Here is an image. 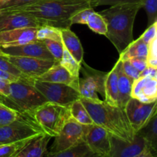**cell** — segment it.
Listing matches in <instances>:
<instances>
[{
	"mask_svg": "<svg viewBox=\"0 0 157 157\" xmlns=\"http://www.w3.org/2000/svg\"><path fill=\"white\" fill-rule=\"evenodd\" d=\"M91 7L87 0H40L37 2L15 9H3L27 12L33 15L41 25L69 29L71 18L81 9Z\"/></svg>",
	"mask_w": 157,
	"mask_h": 157,
	"instance_id": "6da1fadb",
	"label": "cell"
},
{
	"mask_svg": "<svg viewBox=\"0 0 157 157\" xmlns=\"http://www.w3.org/2000/svg\"><path fill=\"white\" fill-rule=\"evenodd\" d=\"M141 8L140 4H120L99 12L107 23L105 36L120 54L133 41V25Z\"/></svg>",
	"mask_w": 157,
	"mask_h": 157,
	"instance_id": "7a4b0ae2",
	"label": "cell"
},
{
	"mask_svg": "<svg viewBox=\"0 0 157 157\" xmlns=\"http://www.w3.org/2000/svg\"><path fill=\"white\" fill-rule=\"evenodd\" d=\"M94 124L104 127L110 134L127 141H132L136 133L133 131L124 109L111 106L104 101H92L81 98Z\"/></svg>",
	"mask_w": 157,
	"mask_h": 157,
	"instance_id": "3957f363",
	"label": "cell"
},
{
	"mask_svg": "<svg viewBox=\"0 0 157 157\" xmlns=\"http://www.w3.org/2000/svg\"><path fill=\"white\" fill-rule=\"evenodd\" d=\"M27 80L9 83V96L5 98L3 103L20 113L32 116L38 107L48 101Z\"/></svg>",
	"mask_w": 157,
	"mask_h": 157,
	"instance_id": "277c9868",
	"label": "cell"
},
{
	"mask_svg": "<svg viewBox=\"0 0 157 157\" xmlns=\"http://www.w3.org/2000/svg\"><path fill=\"white\" fill-rule=\"evenodd\" d=\"M32 117L43 133L55 137L70 118L69 107L47 102L38 107Z\"/></svg>",
	"mask_w": 157,
	"mask_h": 157,
	"instance_id": "5b68a950",
	"label": "cell"
},
{
	"mask_svg": "<svg viewBox=\"0 0 157 157\" xmlns=\"http://www.w3.org/2000/svg\"><path fill=\"white\" fill-rule=\"evenodd\" d=\"M42 133L32 116L20 113L15 121L0 127V145L30 140Z\"/></svg>",
	"mask_w": 157,
	"mask_h": 157,
	"instance_id": "8992f818",
	"label": "cell"
},
{
	"mask_svg": "<svg viewBox=\"0 0 157 157\" xmlns=\"http://www.w3.org/2000/svg\"><path fill=\"white\" fill-rule=\"evenodd\" d=\"M27 81L36 87L48 102L69 107L74 101L81 98L76 89L66 84L46 82L33 78H29Z\"/></svg>",
	"mask_w": 157,
	"mask_h": 157,
	"instance_id": "52a82bcc",
	"label": "cell"
},
{
	"mask_svg": "<svg viewBox=\"0 0 157 157\" xmlns=\"http://www.w3.org/2000/svg\"><path fill=\"white\" fill-rule=\"evenodd\" d=\"M80 72L82 73V78H79L78 86V92L81 98L92 101H99L101 99L98 94L104 97L107 73L90 67L84 61L81 63Z\"/></svg>",
	"mask_w": 157,
	"mask_h": 157,
	"instance_id": "ba28073f",
	"label": "cell"
},
{
	"mask_svg": "<svg viewBox=\"0 0 157 157\" xmlns=\"http://www.w3.org/2000/svg\"><path fill=\"white\" fill-rule=\"evenodd\" d=\"M86 126L69 118L64 123L59 133L55 137V141L48 152L58 153L84 142Z\"/></svg>",
	"mask_w": 157,
	"mask_h": 157,
	"instance_id": "9c48e42d",
	"label": "cell"
},
{
	"mask_svg": "<svg viewBox=\"0 0 157 157\" xmlns=\"http://www.w3.org/2000/svg\"><path fill=\"white\" fill-rule=\"evenodd\" d=\"M135 133L145 127L157 111V100L145 103L131 98L124 108Z\"/></svg>",
	"mask_w": 157,
	"mask_h": 157,
	"instance_id": "30bf717a",
	"label": "cell"
},
{
	"mask_svg": "<svg viewBox=\"0 0 157 157\" xmlns=\"http://www.w3.org/2000/svg\"><path fill=\"white\" fill-rule=\"evenodd\" d=\"M84 141L94 154L108 156L110 150V133L95 124L86 126Z\"/></svg>",
	"mask_w": 157,
	"mask_h": 157,
	"instance_id": "8fae6325",
	"label": "cell"
},
{
	"mask_svg": "<svg viewBox=\"0 0 157 157\" xmlns=\"http://www.w3.org/2000/svg\"><path fill=\"white\" fill-rule=\"evenodd\" d=\"M6 58L13 64L23 75L29 78L36 79L45 73L57 61L40 59L23 56H13L7 55Z\"/></svg>",
	"mask_w": 157,
	"mask_h": 157,
	"instance_id": "7c38bea8",
	"label": "cell"
},
{
	"mask_svg": "<svg viewBox=\"0 0 157 157\" xmlns=\"http://www.w3.org/2000/svg\"><path fill=\"white\" fill-rule=\"evenodd\" d=\"M41 26L36 18L27 12L0 9V32L25 28L38 29Z\"/></svg>",
	"mask_w": 157,
	"mask_h": 157,
	"instance_id": "4fadbf2b",
	"label": "cell"
},
{
	"mask_svg": "<svg viewBox=\"0 0 157 157\" xmlns=\"http://www.w3.org/2000/svg\"><path fill=\"white\" fill-rule=\"evenodd\" d=\"M147 147L145 139L136 133L132 141H127L110 134V150L108 157H134Z\"/></svg>",
	"mask_w": 157,
	"mask_h": 157,
	"instance_id": "5bb4252c",
	"label": "cell"
},
{
	"mask_svg": "<svg viewBox=\"0 0 157 157\" xmlns=\"http://www.w3.org/2000/svg\"><path fill=\"white\" fill-rule=\"evenodd\" d=\"M1 49L6 55H9L31 57V58H40V59L55 61V58L47 49L45 44L41 40H36L35 41L21 44V45Z\"/></svg>",
	"mask_w": 157,
	"mask_h": 157,
	"instance_id": "9a60e30c",
	"label": "cell"
},
{
	"mask_svg": "<svg viewBox=\"0 0 157 157\" xmlns=\"http://www.w3.org/2000/svg\"><path fill=\"white\" fill-rule=\"evenodd\" d=\"M37 29L25 28L0 32V48L21 45L37 40Z\"/></svg>",
	"mask_w": 157,
	"mask_h": 157,
	"instance_id": "2e32d148",
	"label": "cell"
},
{
	"mask_svg": "<svg viewBox=\"0 0 157 157\" xmlns=\"http://www.w3.org/2000/svg\"><path fill=\"white\" fill-rule=\"evenodd\" d=\"M131 98L149 103L157 100V80L155 78L140 77L133 81Z\"/></svg>",
	"mask_w": 157,
	"mask_h": 157,
	"instance_id": "e0dca14e",
	"label": "cell"
},
{
	"mask_svg": "<svg viewBox=\"0 0 157 157\" xmlns=\"http://www.w3.org/2000/svg\"><path fill=\"white\" fill-rule=\"evenodd\" d=\"M79 78L72 76L62 65H61L59 61H56L45 73L36 79L46 82L66 84L76 89L78 91Z\"/></svg>",
	"mask_w": 157,
	"mask_h": 157,
	"instance_id": "ac0fdd59",
	"label": "cell"
},
{
	"mask_svg": "<svg viewBox=\"0 0 157 157\" xmlns=\"http://www.w3.org/2000/svg\"><path fill=\"white\" fill-rule=\"evenodd\" d=\"M52 136L42 133L27 143L14 157H46L48 144Z\"/></svg>",
	"mask_w": 157,
	"mask_h": 157,
	"instance_id": "d6986e66",
	"label": "cell"
},
{
	"mask_svg": "<svg viewBox=\"0 0 157 157\" xmlns=\"http://www.w3.org/2000/svg\"><path fill=\"white\" fill-rule=\"evenodd\" d=\"M117 68L118 78V107L124 109L126 104L131 98L132 86L133 80L127 76L124 72L122 67V61L118 59L116 63Z\"/></svg>",
	"mask_w": 157,
	"mask_h": 157,
	"instance_id": "ffe728a7",
	"label": "cell"
},
{
	"mask_svg": "<svg viewBox=\"0 0 157 157\" xmlns=\"http://www.w3.org/2000/svg\"><path fill=\"white\" fill-rule=\"evenodd\" d=\"M61 40L64 48L75 58L78 63L81 64L84 60V50L78 37L69 29H61Z\"/></svg>",
	"mask_w": 157,
	"mask_h": 157,
	"instance_id": "44dd1931",
	"label": "cell"
},
{
	"mask_svg": "<svg viewBox=\"0 0 157 157\" xmlns=\"http://www.w3.org/2000/svg\"><path fill=\"white\" fill-rule=\"evenodd\" d=\"M105 102L111 106H118V78L116 64L107 73L105 81Z\"/></svg>",
	"mask_w": 157,
	"mask_h": 157,
	"instance_id": "7402d4cb",
	"label": "cell"
},
{
	"mask_svg": "<svg viewBox=\"0 0 157 157\" xmlns=\"http://www.w3.org/2000/svg\"><path fill=\"white\" fill-rule=\"evenodd\" d=\"M149 45L146 44L140 38L133 41L127 48L120 54L121 61L130 60L134 58H147L148 56Z\"/></svg>",
	"mask_w": 157,
	"mask_h": 157,
	"instance_id": "603a6c76",
	"label": "cell"
},
{
	"mask_svg": "<svg viewBox=\"0 0 157 157\" xmlns=\"http://www.w3.org/2000/svg\"><path fill=\"white\" fill-rule=\"evenodd\" d=\"M136 133L145 139L149 148L157 155V111L147 125Z\"/></svg>",
	"mask_w": 157,
	"mask_h": 157,
	"instance_id": "cb8c5ba5",
	"label": "cell"
},
{
	"mask_svg": "<svg viewBox=\"0 0 157 157\" xmlns=\"http://www.w3.org/2000/svg\"><path fill=\"white\" fill-rule=\"evenodd\" d=\"M95 156L98 155L94 154L87 144L82 142L71 148L58 153L48 152L46 157H94Z\"/></svg>",
	"mask_w": 157,
	"mask_h": 157,
	"instance_id": "d4e9b609",
	"label": "cell"
},
{
	"mask_svg": "<svg viewBox=\"0 0 157 157\" xmlns=\"http://www.w3.org/2000/svg\"><path fill=\"white\" fill-rule=\"evenodd\" d=\"M69 114L70 118L83 125H90L94 124L87 109L80 99L74 101L69 107Z\"/></svg>",
	"mask_w": 157,
	"mask_h": 157,
	"instance_id": "484cf974",
	"label": "cell"
},
{
	"mask_svg": "<svg viewBox=\"0 0 157 157\" xmlns=\"http://www.w3.org/2000/svg\"><path fill=\"white\" fill-rule=\"evenodd\" d=\"M87 25L89 29L93 31L95 33L99 35H106L107 32V23L105 19L103 18L102 15L99 12H96L94 11L89 16L87 19Z\"/></svg>",
	"mask_w": 157,
	"mask_h": 157,
	"instance_id": "4316f807",
	"label": "cell"
},
{
	"mask_svg": "<svg viewBox=\"0 0 157 157\" xmlns=\"http://www.w3.org/2000/svg\"><path fill=\"white\" fill-rule=\"evenodd\" d=\"M61 65H62L72 76L79 78L80 71H81V64L78 63L73 56L69 53L68 51L64 48L62 58L59 61Z\"/></svg>",
	"mask_w": 157,
	"mask_h": 157,
	"instance_id": "83f0119b",
	"label": "cell"
},
{
	"mask_svg": "<svg viewBox=\"0 0 157 157\" xmlns=\"http://www.w3.org/2000/svg\"><path fill=\"white\" fill-rule=\"evenodd\" d=\"M37 40L51 39L62 42L61 40V29L53 26L44 25L37 29Z\"/></svg>",
	"mask_w": 157,
	"mask_h": 157,
	"instance_id": "f1b7e54d",
	"label": "cell"
},
{
	"mask_svg": "<svg viewBox=\"0 0 157 157\" xmlns=\"http://www.w3.org/2000/svg\"><path fill=\"white\" fill-rule=\"evenodd\" d=\"M19 115L20 112L0 101V127L10 124L15 121Z\"/></svg>",
	"mask_w": 157,
	"mask_h": 157,
	"instance_id": "f546056e",
	"label": "cell"
},
{
	"mask_svg": "<svg viewBox=\"0 0 157 157\" xmlns=\"http://www.w3.org/2000/svg\"><path fill=\"white\" fill-rule=\"evenodd\" d=\"M30 140L0 145V157H14Z\"/></svg>",
	"mask_w": 157,
	"mask_h": 157,
	"instance_id": "4dcf8cb0",
	"label": "cell"
},
{
	"mask_svg": "<svg viewBox=\"0 0 157 157\" xmlns=\"http://www.w3.org/2000/svg\"><path fill=\"white\" fill-rule=\"evenodd\" d=\"M42 41L45 44L47 49L55 58V61H61L63 52H64V46H63L62 42L51 39H44L42 40Z\"/></svg>",
	"mask_w": 157,
	"mask_h": 157,
	"instance_id": "1f68e13d",
	"label": "cell"
},
{
	"mask_svg": "<svg viewBox=\"0 0 157 157\" xmlns=\"http://www.w3.org/2000/svg\"><path fill=\"white\" fill-rule=\"evenodd\" d=\"M142 8L147 12L148 26L157 21V0H144Z\"/></svg>",
	"mask_w": 157,
	"mask_h": 157,
	"instance_id": "d6a6232c",
	"label": "cell"
},
{
	"mask_svg": "<svg viewBox=\"0 0 157 157\" xmlns=\"http://www.w3.org/2000/svg\"><path fill=\"white\" fill-rule=\"evenodd\" d=\"M0 70L8 72L9 74H12V75L18 77V78H21V79L26 80L28 78H29L25 76L6 57H0Z\"/></svg>",
	"mask_w": 157,
	"mask_h": 157,
	"instance_id": "836d02e7",
	"label": "cell"
},
{
	"mask_svg": "<svg viewBox=\"0 0 157 157\" xmlns=\"http://www.w3.org/2000/svg\"><path fill=\"white\" fill-rule=\"evenodd\" d=\"M144 0H95L90 2L91 7L100 6H115L120 4H140L143 6Z\"/></svg>",
	"mask_w": 157,
	"mask_h": 157,
	"instance_id": "e575fe53",
	"label": "cell"
},
{
	"mask_svg": "<svg viewBox=\"0 0 157 157\" xmlns=\"http://www.w3.org/2000/svg\"><path fill=\"white\" fill-rule=\"evenodd\" d=\"M93 7L86 8V9H81L79 12H76L75 15H72L71 18V25L78 24V25H87V19L90 14L94 12Z\"/></svg>",
	"mask_w": 157,
	"mask_h": 157,
	"instance_id": "d590c367",
	"label": "cell"
},
{
	"mask_svg": "<svg viewBox=\"0 0 157 157\" xmlns=\"http://www.w3.org/2000/svg\"><path fill=\"white\" fill-rule=\"evenodd\" d=\"M122 67L124 73L127 76L130 77V78H132L133 81H135V80H136L137 78H139L140 77V72L133 67V64L130 63V61L129 60L122 61Z\"/></svg>",
	"mask_w": 157,
	"mask_h": 157,
	"instance_id": "8d00e7d4",
	"label": "cell"
},
{
	"mask_svg": "<svg viewBox=\"0 0 157 157\" xmlns=\"http://www.w3.org/2000/svg\"><path fill=\"white\" fill-rule=\"evenodd\" d=\"M157 32V21L155 23L152 24L151 25L148 26L147 30L143 33V35H141L140 38L149 45L150 43L156 38Z\"/></svg>",
	"mask_w": 157,
	"mask_h": 157,
	"instance_id": "74e56055",
	"label": "cell"
},
{
	"mask_svg": "<svg viewBox=\"0 0 157 157\" xmlns=\"http://www.w3.org/2000/svg\"><path fill=\"white\" fill-rule=\"evenodd\" d=\"M38 1H40V0H10L7 4H6L4 6L0 8V9H15V8L22 7V6L32 5Z\"/></svg>",
	"mask_w": 157,
	"mask_h": 157,
	"instance_id": "f35d334b",
	"label": "cell"
},
{
	"mask_svg": "<svg viewBox=\"0 0 157 157\" xmlns=\"http://www.w3.org/2000/svg\"><path fill=\"white\" fill-rule=\"evenodd\" d=\"M129 61H130L133 67L137 69L140 72H143L147 67V58H131Z\"/></svg>",
	"mask_w": 157,
	"mask_h": 157,
	"instance_id": "ab89813d",
	"label": "cell"
},
{
	"mask_svg": "<svg viewBox=\"0 0 157 157\" xmlns=\"http://www.w3.org/2000/svg\"><path fill=\"white\" fill-rule=\"evenodd\" d=\"M0 79L2 80V81H6V82L8 83L20 81V80H25V79H21V78H18V77H16L15 76V75H12V74H9L8 73V72H6L4 71H2V70H0Z\"/></svg>",
	"mask_w": 157,
	"mask_h": 157,
	"instance_id": "60d3db41",
	"label": "cell"
},
{
	"mask_svg": "<svg viewBox=\"0 0 157 157\" xmlns=\"http://www.w3.org/2000/svg\"><path fill=\"white\" fill-rule=\"evenodd\" d=\"M0 95L8 98L9 96V83L0 79Z\"/></svg>",
	"mask_w": 157,
	"mask_h": 157,
	"instance_id": "b9f144b4",
	"label": "cell"
},
{
	"mask_svg": "<svg viewBox=\"0 0 157 157\" xmlns=\"http://www.w3.org/2000/svg\"><path fill=\"white\" fill-rule=\"evenodd\" d=\"M157 71V68H154V67H149L147 66V68L141 72L140 77H148V78H155L156 74Z\"/></svg>",
	"mask_w": 157,
	"mask_h": 157,
	"instance_id": "7bdbcfd3",
	"label": "cell"
},
{
	"mask_svg": "<svg viewBox=\"0 0 157 157\" xmlns=\"http://www.w3.org/2000/svg\"><path fill=\"white\" fill-rule=\"evenodd\" d=\"M134 157H157V155L153 153V152H152V150H150L148 147V146H147L140 154L136 155V156Z\"/></svg>",
	"mask_w": 157,
	"mask_h": 157,
	"instance_id": "ee69618b",
	"label": "cell"
},
{
	"mask_svg": "<svg viewBox=\"0 0 157 157\" xmlns=\"http://www.w3.org/2000/svg\"><path fill=\"white\" fill-rule=\"evenodd\" d=\"M10 0H0V8H2V6H4L5 5L7 4Z\"/></svg>",
	"mask_w": 157,
	"mask_h": 157,
	"instance_id": "f6af8a7d",
	"label": "cell"
},
{
	"mask_svg": "<svg viewBox=\"0 0 157 157\" xmlns=\"http://www.w3.org/2000/svg\"><path fill=\"white\" fill-rule=\"evenodd\" d=\"M6 55H6V54L5 53V52H3L1 48H0V57H6Z\"/></svg>",
	"mask_w": 157,
	"mask_h": 157,
	"instance_id": "bcb514c9",
	"label": "cell"
},
{
	"mask_svg": "<svg viewBox=\"0 0 157 157\" xmlns=\"http://www.w3.org/2000/svg\"><path fill=\"white\" fill-rule=\"evenodd\" d=\"M4 99H5V97H3V96H2V95H0V101H4Z\"/></svg>",
	"mask_w": 157,
	"mask_h": 157,
	"instance_id": "7dc6e473",
	"label": "cell"
},
{
	"mask_svg": "<svg viewBox=\"0 0 157 157\" xmlns=\"http://www.w3.org/2000/svg\"><path fill=\"white\" fill-rule=\"evenodd\" d=\"M94 157H108V156H95Z\"/></svg>",
	"mask_w": 157,
	"mask_h": 157,
	"instance_id": "c3c4849f",
	"label": "cell"
},
{
	"mask_svg": "<svg viewBox=\"0 0 157 157\" xmlns=\"http://www.w3.org/2000/svg\"><path fill=\"white\" fill-rule=\"evenodd\" d=\"M155 78L157 80V71H156V76H155Z\"/></svg>",
	"mask_w": 157,
	"mask_h": 157,
	"instance_id": "681fc988",
	"label": "cell"
},
{
	"mask_svg": "<svg viewBox=\"0 0 157 157\" xmlns=\"http://www.w3.org/2000/svg\"><path fill=\"white\" fill-rule=\"evenodd\" d=\"M87 1H89V2H92V1H95V0H87Z\"/></svg>",
	"mask_w": 157,
	"mask_h": 157,
	"instance_id": "f907efd6",
	"label": "cell"
},
{
	"mask_svg": "<svg viewBox=\"0 0 157 157\" xmlns=\"http://www.w3.org/2000/svg\"><path fill=\"white\" fill-rule=\"evenodd\" d=\"M156 38H157V32H156Z\"/></svg>",
	"mask_w": 157,
	"mask_h": 157,
	"instance_id": "816d5d0a",
	"label": "cell"
}]
</instances>
